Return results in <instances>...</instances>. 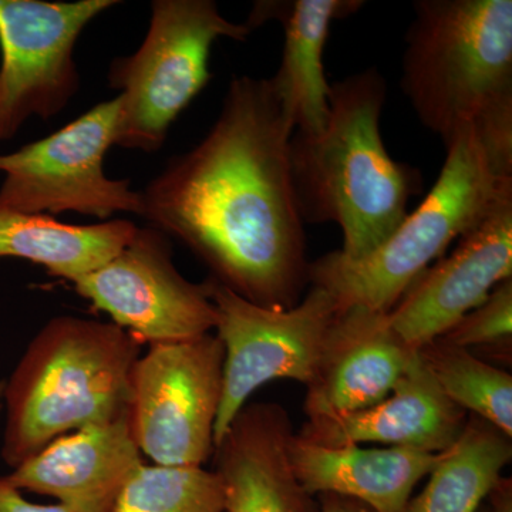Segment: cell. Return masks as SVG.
I'll return each mask as SVG.
<instances>
[{
	"label": "cell",
	"instance_id": "44dd1931",
	"mask_svg": "<svg viewBox=\"0 0 512 512\" xmlns=\"http://www.w3.org/2000/svg\"><path fill=\"white\" fill-rule=\"evenodd\" d=\"M443 393L466 412L512 439V376L468 349L439 338L419 349Z\"/></svg>",
	"mask_w": 512,
	"mask_h": 512
},
{
	"label": "cell",
	"instance_id": "2e32d148",
	"mask_svg": "<svg viewBox=\"0 0 512 512\" xmlns=\"http://www.w3.org/2000/svg\"><path fill=\"white\" fill-rule=\"evenodd\" d=\"M292 423L279 404L255 403L235 416L215 446L225 493V512H306L293 473Z\"/></svg>",
	"mask_w": 512,
	"mask_h": 512
},
{
	"label": "cell",
	"instance_id": "cb8c5ba5",
	"mask_svg": "<svg viewBox=\"0 0 512 512\" xmlns=\"http://www.w3.org/2000/svg\"><path fill=\"white\" fill-rule=\"evenodd\" d=\"M0 512H77L63 504L42 505L25 500L19 490L0 477Z\"/></svg>",
	"mask_w": 512,
	"mask_h": 512
},
{
	"label": "cell",
	"instance_id": "8fae6325",
	"mask_svg": "<svg viewBox=\"0 0 512 512\" xmlns=\"http://www.w3.org/2000/svg\"><path fill=\"white\" fill-rule=\"evenodd\" d=\"M73 285L93 308L150 346L201 338L217 326L207 284H192L178 272L170 239L151 227L138 228L119 254Z\"/></svg>",
	"mask_w": 512,
	"mask_h": 512
},
{
	"label": "cell",
	"instance_id": "52a82bcc",
	"mask_svg": "<svg viewBox=\"0 0 512 512\" xmlns=\"http://www.w3.org/2000/svg\"><path fill=\"white\" fill-rule=\"evenodd\" d=\"M120 97L92 107L52 136L0 154V208L26 214L79 212L106 220L114 212L143 215L141 192L111 180L104 157L116 141Z\"/></svg>",
	"mask_w": 512,
	"mask_h": 512
},
{
	"label": "cell",
	"instance_id": "ffe728a7",
	"mask_svg": "<svg viewBox=\"0 0 512 512\" xmlns=\"http://www.w3.org/2000/svg\"><path fill=\"white\" fill-rule=\"evenodd\" d=\"M512 458L511 437L476 416L440 454L429 483L412 498L406 512H477L501 480Z\"/></svg>",
	"mask_w": 512,
	"mask_h": 512
},
{
	"label": "cell",
	"instance_id": "d6986e66",
	"mask_svg": "<svg viewBox=\"0 0 512 512\" xmlns=\"http://www.w3.org/2000/svg\"><path fill=\"white\" fill-rule=\"evenodd\" d=\"M137 229L127 220L70 225L50 215L0 208V259H26L73 284L119 254Z\"/></svg>",
	"mask_w": 512,
	"mask_h": 512
},
{
	"label": "cell",
	"instance_id": "e0dca14e",
	"mask_svg": "<svg viewBox=\"0 0 512 512\" xmlns=\"http://www.w3.org/2000/svg\"><path fill=\"white\" fill-rule=\"evenodd\" d=\"M362 0H292L256 3L249 29L268 20L282 23L285 32L281 66L269 79L293 133L316 136L329 119L330 84L325 55L330 26L362 8Z\"/></svg>",
	"mask_w": 512,
	"mask_h": 512
},
{
	"label": "cell",
	"instance_id": "9c48e42d",
	"mask_svg": "<svg viewBox=\"0 0 512 512\" xmlns=\"http://www.w3.org/2000/svg\"><path fill=\"white\" fill-rule=\"evenodd\" d=\"M217 335L150 346L133 370L130 421L141 454L158 466L202 467L215 451L224 379Z\"/></svg>",
	"mask_w": 512,
	"mask_h": 512
},
{
	"label": "cell",
	"instance_id": "8992f818",
	"mask_svg": "<svg viewBox=\"0 0 512 512\" xmlns=\"http://www.w3.org/2000/svg\"><path fill=\"white\" fill-rule=\"evenodd\" d=\"M247 25L225 19L212 0H156L150 28L136 53L111 63V89L120 90L114 146L157 153L171 124L211 79L212 45L244 42Z\"/></svg>",
	"mask_w": 512,
	"mask_h": 512
},
{
	"label": "cell",
	"instance_id": "d4e9b609",
	"mask_svg": "<svg viewBox=\"0 0 512 512\" xmlns=\"http://www.w3.org/2000/svg\"><path fill=\"white\" fill-rule=\"evenodd\" d=\"M323 497L325 498L319 512H373L366 505L350 498L339 497V495H323Z\"/></svg>",
	"mask_w": 512,
	"mask_h": 512
},
{
	"label": "cell",
	"instance_id": "484cf974",
	"mask_svg": "<svg viewBox=\"0 0 512 512\" xmlns=\"http://www.w3.org/2000/svg\"><path fill=\"white\" fill-rule=\"evenodd\" d=\"M491 512H512V487L510 478H501L490 494Z\"/></svg>",
	"mask_w": 512,
	"mask_h": 512
},
{
	"label": "cell",
	"instance_id": "7c38bea8",
	"mask_svg": "<svg viewBox=\"0 0 512 512\" xmlns=\"http://www.w3.org/2000/svg\"><path fill=\"white\" fill-rule=\"evenodd\" d=\"M512 279V197L504 198L458 239L448 256L423 272L389 312L394 332L419 350Z\"/></svg>",
	"mask_w": 512,
	"mask_h": 512
},
{
	"label": "cell",
	"instance_id": "5bb4252c",
	"mask_svg": "<svg viewBox=\"0 0 512 512\" xmlns=\"http://www.w3.org/2000/svg\"><path fill=\"white\" fill-rule=\"evenodd\" d=\"M143 464L127 413L64 434L3 477L16 490L49 495L77 512H111Z\"/></svg>",
	"mask_w": 512,
	"mask_h": 512
},
{
	"label": "cell",
	"instance_id": "30bf717a",
	"mask_svg": "<svg viewBox=\"0 0 512 512\" xmlns=\"http://www.w3.org/2000/svg\"><path fill=\"white\" fill-rule=\"evenodd\" d=\"M116 0H0V141L30 117L49 120L80 87L74 46L86 26Z\"/></svg>",
	"mask_w": 512,
	"mask_h": 512
},
{
	"label": "cell",
	"instance_id": "ac0fdd59",
	"mask_svg": "<svg viewBox=\"0 0 512 512\" xmlns=\"http://www.w3.org/2000/svg\"><path fill=\"white\" fill-rule=\"evenodd\" d=\"M293 473L308 495H339L373 512H406L414 487L441 453L410 448L323 446L293 434Z\"/></svg>",
	"mask_w": 512,
	"mask_h": 512
},
{
	"label": "cell",
	"instance_id": "5b68a950",
	"mask_svg": "<svg viewBox=\"0 0 512 512\" xmlns=\"http://www.w3.org/2000/svg\"><path fill=\"white\" fill-rule=\"evenodd\" d=\"M446 151L427 197L379 248L360 259L330 252L309 264L308 281L328 292L338 311L389 313L454 241L512 197V146L470 128L451 140Z\"/></svg>",
	"mask_w": 512,
	"mask_h": 512
},
{
	"label": "cell",
	"instance_id": "9a60e30c",
	"mask_svg": "<svg viewBox=\"0 0 512 512\" xmlns=\"http://www.w3.org/2000/svg\"><path fill=\"white\" fill-rule=\"evenodd\" d=\"M466 423V410L448 399L417 352L382 402L359 412L308 420L298 436L323 446L379 443L443 453Z\"/></svg>",
	"mask_w": 512,
	"mask_h": 512
},
{
	"label": "cell",
	"instance_id": "ba28073f",
	"mask_svg": "<svg viewBox=\"0 0 512 512\" xmlns=\"http://www.w3.org/2000/svg\"><path fill=\"white\" fill-rule=\"evenodd\" d=\"M217 309V336L225 349L220 410L215 421L217 446L252 393L276 379L308 386L315 376L336 303L312 286L291 309L255 305L215 281H205Z\"/></svg>",
	"mask_w": 512,
	"mask_h": 512
},
{
	"label": "cell",
	"instance_id": "7a4b0ae2",
	"mask_svg": "<svg viewBox=\"0 0 512 512\" xmlns=\"http://www.w3.org/2000/svg\"><path fill=\"white\" fill-rule=\"evenodd\" d=\"M387 87L376 67L330 84L329 119L316 136L293 133L291 173L305 224H338L343 255L365 258L407 217L419 171L390 157L382 119Z\"/></svg>",
	"mask_w": 512,
	"mask_h": 512
},
{
	"label": "cell",
	"instance_id": "7402d4cb",
	"mask_svg": "<svg viewBox=\"0 0 512 512\" xmlns=\"http://www.w3.org/2000/svg\"><path fill=\"white\" fill-rule=\"evenodd\" d=\"M111 512H225L224 485L202 467L143 464Z\"/></svg>",
	"mask_w": 512,
	"mask_h": 512
},
{
	"label": "cell",
	"instance_id": "3957f363",
	"mask_svg": "<svg viewBox=\"0 0 512 512\" xmlns=\"http://www.w3.org/2000/svg\"><path fill=\"white\" fill-rule=\"evenodd\" d=\"M402 89L444 147L476 128L512 143L511 0H417Z\"/></svg>",
	"mask_w": 512,
	"mask_h": 512
},
{
	"label": "cell",
	"instance_id": "603a6c76",
	"mask_svg": "<svg viewBox=\"0 0 512 512\" xmlns=\"http://www.w3.org/2000/svg\"><path fill=\"white\" fill-rule=\"evenodd\" d=\"M512 335V279L495 286L476 309L458 320L441 338L460 348L505 346Z\"/></svg>",
	"mask_w": 512,
	"mask_h": 512
},
{
	"label": "cell",
	"instance_id": "4fadbf2b",
	"mask_svg": "<svg viewBox=\"0 0 512 512\" xmlns=\"http://www.w3.org/2000/svg\"><path fill=\"white\" fill-rule=\"evenodd\" d=\"M417 352L394 332L389 313L366 308L336 312L308 384L309 420L359 412L382 402Z\"/></svg>",
	"mask_w": 512,
	"mask_h": 512
},
{
	"label": "cell",
	"instance_id": "4316f807",
	"mask_svg": "<svg viewBox=\"0 0 512 512\" xmlns=\"http://www.w3.org/2000/svg\"><path fill=\"white\" fill-rule=\"evenodd\" d=\"M3 392H5V379L0 380V413L3 410Z\"/></svg>",
	"mask_w": 512,
	"mask_h": 512
},
{
	"label": "cell",
	"instance_id": "6da1fadb",
	"mask_svg": "<svg viewBox=\"0 0 512 512\" xmlns=\"http://www.w3.org/2000/svg\"><path fill=\"white\" fill-rule=\"evenodd\" d=\"M293 128L269 79L238 76L200 144L148 183L143 215L247 301L291 309L308 281L291 173Z\"/></svg>",
	"mask_w": 512,
	"mask_h": 512
},
{
	"label": "cell",
	"instance_id": "277c9868",
	"mask_svg": "<svg viewBox=\"0 0 512 512\" xmlns=\"http://www.w3.org/2000/svg\"><path fill=\"white\" fill-rule=\"evenodd\" d=\"M141 345L116 323L50 319L5 379L6 466L13 470L69 431L130 413Z\"/></svg>",
	"mask_w": 512,
	"mask_h": 512
}]
</instances>
